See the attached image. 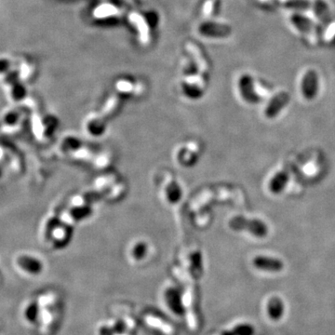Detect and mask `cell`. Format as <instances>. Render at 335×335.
Segmentation results:
<instances>
[{
    "instance_id": "7c38bea8",
    "label": "cell",
    "mask_w": 335,
    "mask_h": 335,
    "mask_svg": "<svg viewBox=\"0 0 335 335\" xmlns=\"http://www.w3.org/2000/svg\"><path fill=\"white\" fill-rule=\"evenodd\" d=\"M145 320H146L148 325L152 326V327L157 328V329L161 330L163 333L167 334L168 335H172V333H173V329H172V326H170L168 323L161 321V320L157 319V318L154 317V316L149 315V316H147L145 318Z\"/></svg>"
},
{
    "instance_id": "ba28073f",
    "label": "cell",
    "mask_w": 335,
    "mask_h": 335,
    "mask_svg": "<svg viewBox=\"0 0 335 335\" xmlns=\"http://www.w3.org/2000/svg\"><path fill=\"white\" fill-rule=\"evenodd\" d=\"M290 21H291V24H293L299 31L303 33L305 36H307L308 39H311L312 42L315 41L316 39L315 27L308 18L295 13L291 15Z\"/></svg>"
},
{
    "instance_id": "8992f818",
    "label": "cell",
    "mask_w": 335,
    "mask_h": 335,
    "mask_svg": "<svg viewBox=\"0 0 335 335\" xmlns=\"http://www.w3.org/2000/svg\"><path fill=\"white\" fill-rule=\"evenodd\" d=\"M199 32L203 36L210 38H226L232 33V29L226 24L207 22L199 26Z\"/></svg>"
},
{
    "instance_id": "9c48e42d",
    "label": "cell",
    "mask_w": 335,
    "mask_h": 335,
    "mask_svg": "<svg viewBox=\"0 0 335 335\" xmlns=\"http://www.w3.org/2000/svg\"><path fill=\"white\" fill-rule=\"evenodd\" d=\"M288 182V173L287 172H279L276 173L269 182V190L275 194L279 195L285 189Z\"/></svg>"
},
{
    "instance_id": "9a60e30c",
    "label": "cell",
    "mask_w": 335,
    "mask_h": 335,
    "mask_svg": "<svg viewBox=\"0 0 335 335\" xmlns=\"http://www.w3.org/2000/svg\"><path fill=\"white\" fill-rule=\"evenodd\" d=\"M39 305L37 303H31L28 304V306L25 308L24 311V317L27 320V321L35 323L38 319H39Z\"/></svg>"
},
{
    "instance_id": "4fadbf2b",
    "label": "cell",
    "mask_w": 335,
    "mask_h": 335,
    "mask_svg": "<svg viewBox=\"0 0 335 335\" xmlns=\"http://www.w3.org/2000/svg\"><path fill=\"white\" fill-rule=\"evenodd\" d=\"M10 95L13 101H23L24 98L27 95V90L26 87L20 81H18L15 84L11 86V91H10Z\"/></svg>"
},
{
    "instance_id": "277c9868",
    "label": "cell",
    "mask_w": 335,
    "mask_h": 335,
    "mask_svg": "<svg viewBox=\"0 0 335 335\" xmlns=\"http://www.w3.org/2000/svg\"><path fill=\"white\" fill-rule=\"evenodd\" d=\"M289 100H290L289 94L286 92H281L280 94L275 95L265 107V117L270 119L278 117L281 110L284 109L287 106Z\"/></svg>"
},
{
    "instance_id": "d6986e66",
    "label": "cell",
    "mask_w": 335,
    "mask_h": 335,
    "mask_svg": "<svg viewBox=\"0 0 335 335\" xmlns=\"http://www.w3.org/2000/svg\"><path fill=\"white\" fill-rule=\"evenodd\" d=\"M20 75H21V73L19 70H10L5 75L4 81H5L6 84L12 86L13 84H15L19 81Z\"/></svg>"
},
{
    "instance_id": "e0dca14e",
    "label": "cell",
    "mask_w": 335,
    "mask_h": 335,
    "mask_svg": "<svg viewBox=\"0 0 335 335\" xmlns=\"http://www.w3.org/2000/svg\"><path fill=\"white\" fill-rule=\"evenodd\" d=\"M254 333L253 329L248 324H243L235 328L233 331L226 332V334H222L221 335H252Z\"/></svg>"
},
{
    "instance_id": "30bf717a",
    "label": "cell",
    "mask_w": 335,
    "mask_h": 335,
    "mask_svg": "<svg viewBox=\"0 0 335 335\" xmlns=\"http://www.w3.org/2000/svg\"><path fill=\"white\" fill-rule=\"evenodd\" d=\"M267 315L271 320H281L284 314V304L281 298L272 297L269 299L266 305Z\"/></svg>"
},
{
    "instance_id": "603a6c76",
    "label": "cell",
    "mask_w": 335,
    "mask_h": 335,
    "mask_svg": "<svg viewBox=\"0 0 335 335\" xmlns=\"http://www.w3.org/2000/svg\"><path fill=\"white\" fill-rule=\"evenodd\" d=\"M329 30H330V31L328 32L327 35H326V39L330 40V39H333L334 36L335 35V24H333V25L330 27Z\"/></svg>"
},
{
    "instance_id": "5b68a950",
    "label": "cell",
    "mask_w": 335,
    "mask_h": 335,
    "mask_svg": "<svg viewBox=\"0 0 335 335\" xmlns=\"http://www.w3.org/2000/svg\"><path fill=\"white\" fill-rule=\"evenodd\" d=\"M253 265L262 271L278 273L281 272L284 268L283 262L278 258L270 257V256H263L259 255L253 259Z\"/></svg>"
},
{
    "instance_id": "44dd1931",
    "label": "cell",
    "mask_w": 335,
    "mask_h": 335,
    "mask_svg": "<svg viewBox=\"0 0 335 335\" xmlns=\"http://www.w3.org/2000/svg\"><path fill=\"white\" fill-rule=\"evenodd\" d=\"M19 120V114L16 111H10L7 113L4 117V121L8 126L15 125Z\"/></svg>"
},
{
    "instance_id": "5bb4252c",
    "label": "cell",
    "mask_w": 335,
    "mask_h": 335,
    "mask_svg": "<svg viewBox=\"0 0 335 335\" xmlns=\"http://www.w3.org/2000/svg\"><path fill=\"white\" fill-rule=\"evenodd\" d=\"M187 48H188L189 51L195 56V59H196V62L198 64V67L201 69L202 72L206 70L207 69V63H206V61H205V58L203 57L202 53L200 52V49L194 43H188L187 44Z\"/></svg>"
},
{
    "instance_id": "6da1fadb",
    "label": "cell",
    "mask_w": 335,
    "mask_h": 335,
    "mask_svg": "<svg viewBox=\"0 0 335 335\" xmlns=\"http://www.w3.org/2000/svg\"><path fill=\"white\" fill-rule=\"evenodd\" d=\"M229 226L236 231H247L256 238H265L268 235V226L259 219H248L237 216L230 221Z\"/></svg>"
},
{
    "instance_id": "8fae6325",
    "label": "cell",
    "mask_w": 335,
    "mask_h": 335,
    "mask_svg": "<svg viewBox=\"0 0 335 335\" xmlns=\"http://www.w3.org/2000/svg\"><path fill=\"white\" fill-rule=\"evenodd\" d=\"M314 9L316 14L323 24H327L331 22L332 17L329 10V7L323 0H316L314 3Z\"/></svg>"
},
{
    "instance_id": "7402d4cb",
    "label": "cell",
    "mask_w": 335,
    "mask_h": 335,
    "mask_svg": "<svg viewBox=\"0 0 335 335\" xmlns=\"http://www.w3.org/2000/svg\"><path fill=\"white\" fill-rule=\"evenodd\" d=\"M11 62L8 59L1 58L0 59V74H7L10 71Z\"/></svg>"
},
{
    "instance_id": "cb8c5ba5",
    "label": "cell",
    "mask_w": 335,
    "mask_h": 335,
    "mask_svg": "<svg viewBox=\"0 0 335 335\" xmlns=\"http://www.w3.org/2000/svg\"><path fill=\"white\" fill-rule=\"evenodd\" d=\"M0 176H1V170H0Z\"/></svg>"
},
{
    "instance_id": "ffe728a7",
    "label": "cell",
    "mask_w": 335,
    "mask_h": 335,
    "mask_svg": "<svg viewBox=\"0 0 335 335\" xmlns=\"http://www.w3.org/2000/svg\"><path fill=\"white\" fill-rule=\"evenodd\" d=\"M219 0H208L205 4L204 8V14L206 16H211L216 12V9L218 8Z\"/></svg>"
},
{
    "instance_id": "ac0fdd59",
    "label": "cell",
    "mask_w": 335,
    "mask_h": 335,
    "mask_svg": "<svg viewBox=\"0 0 335 335\" xmlns=\"http://www.w3.org/2000/svg\"><path fill=\"white\" fill-rule=\"evenodd\" d=\"M309 2L307 0H288L285 3V7L292 9H306L309 7Z\"/></svg>"
},
{
    "instance_id": "2e32d148",
    "label": "cell",
    "mask_w": 335,
    "mask_h": 335,
    "mask_svg": "<svg viewBox=\"0 0 335 335\" xmlns=\"http://www.w3.org/2000/svg\"><path fill=\"white\" fill-rule=\"evenodd\" d=\"M146 244L144 241L135 242L132 247V255L134 259L140 260L141 258L144 257L146 253Z\"/></svg>"
},
{
    "instance_id": "52a82bcc",
    "label": "cell",
    "mask_w": 335,
    "mask_h": 335,
    "mask_svg": "<svg viewBox=\"0 0 335 335\" xmlns=\"http://www.w3.org/2000/svg\"><path fill=\"white\" fill-rule=\"evenodd\" d=\"M17 264L22 270L31 275H39L43 270L42 262L31 255H21L17 258Z\"/></svg>"
},
{
    "instance_id": "7a4b0ae2",
    "label": "cell",
    "mask_w": 335,
    "mask_h": 335,
    "mask_svg": "<svg viewBox=\"0 0 335 335\" xmlns=\"http://www.w3.org/2000/svg\"><path fill=\"white\" fill-rule=\"evenodd\" d=\"M239 89L242 99L250 104H255L262 101V98L256 93L254 88L253 78L246 74L240 77L239 80Z\"/></svg>"
},
{
    "instance_id": "3957f363",
    "label": "cell",
    "mask_w": 335,
    "mask_h": 335,
    "mask_svg": "<svg viewBox=\"0 0 335 335\" xmlns=\"http://www.w3.org/2000/svg\"><path fill=\"white\" fill-rule=\"evenodd\" d=\"M302 94L304 99L307 101H312L316 98L319 93V77L314 70H308L302 79Z\"/></svg>"
}]
</instances>
